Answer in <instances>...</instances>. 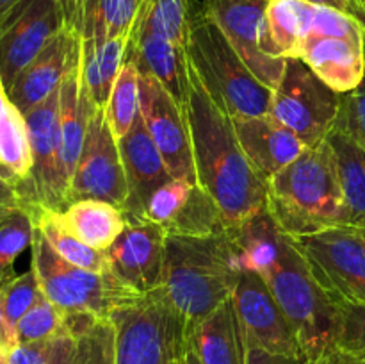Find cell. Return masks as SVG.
<instances>
[{
  "instance_id": "56",
  "label": "cell",
  "mask_w": 365,
  "mask_h": 364,
  "mask_svg": "<svg viewBox=\"0 0 365 364\" xmlns=\"http://www.w3.org/2000/svg\"><path fill=\"white\" fill-rule=\"evenodd\" d=\"M6 364H7V363H6Z\"/></svg>"
},
{
  "instance_id": "24",
  "label": "cell",
  "mask_w": 365,
  "mask_h": 364,
  "mask_svg": "<svg viewBox=\"0 0 365 364\" xmlns=\"http://www.w3.org/2000/svg\"><path fill=\"white\" fill-rule=\"evenodd\" d=\"M235 259L241 273L255 271L264 278L271 273L284 250L287 236L271 216L269 209H262L237 227L228 228Z\"/></svg>"
},
{
  "instance_id": "25",
  "label": "cell",
  "mask_w": 365,
  "mask_h": 364,
  "mask_svg": "<svg viewBox=\"0 0 365 364\" xmlns=\"http://www.w3.org/2000/svg\"><path fill=\"white\" fill-rule=\"evenodd\" d=\"M56 214L75 238L102 252L120 238L127 225L125 211L102 200H77Z\"/></svg>"
},
{
  "instance_id": "47",
  "label": "cell",
  "mask_w": 365,
  "mask_h": 364,
  "mask_svg": "<svg viewBox=\"0 0 365 364\" xmlns=\"http://www.w3.org/2000/svg\"><path fill=\"white\" fill-rule=\"evenodd\" d=\"M310 4H317V6H328L335 7V9H341L349 13V0H307Z\"/></svg>"
},
{
  "instance_id": "52",
  "label": "cell",
  "mask_w": 365,
  "mask_h": 364,
  "mask_svg": "<svg viewBox=\"0 0 365 364\" xmlns=\"http://www.w3.org/2000/svg\"><path fill=\"white\" fill-rule=\"evenodd\" d=\"M184 353H185V352H184ZM184 353H182L180 357H177V359H175L171 364H184Z\"/></svg>"
},
{
  "instance_id": "14",
  "label": "cell",
  "mask_w": 365,
  "mask_h": 364,
  "mask_svg": "<svg viewBox=\"0 0 365 364\" xmlns=\"http://www.w3.org/2000/svg\"><path fill=\"white\" fill-rule=\"evenodd\" d=\"M139 111L168 170L175 178L196 182L187 114L155 77L139 71Z\"/></svg>"
},
{
  "instance_id": "4",
  "label": "cell",
  "mask_w": 365,
  "mask_h": 364,
  "mask_svg": "<svg viewBox=\"0 0 365 364\" xmlns=\"http://www.w3.org/2000/svg\"><path fill=\"white\" fill-rule=\"evenodd\" d=\"M187 57L220 109L230 118L269 114L273 89L264 86L246 66L227 36L192 2Z\"/></svg>"
},
{
  "instance_id": "1",
  "label": "cell",
  "mask_w": 365,
  "mask_h": 364,
  "mask_svg": "<svg viewBox=\"0 0 365 364\" xmlns=\"http://www.w3.org/2000/svg\"><path fill=\"white\" fill-rule=\"evenodd\" d=\"M196 182L216 202L228 228L267 207V182L250 164L234 121L217 107L189 63L185 103Z\"/></svg>"
},
{
  "instance_id": "55",
  "label": "cell",
  "mask_w": 365,
  "mask_h": 364,
  "mask_svg": "<svg viewBox=\"0 0 365 364\" xmlns=\"http://www.w3.org/2000/svg\"><path fill=\"white\" fill-rule=\"evenodd\" d=\"M362 232H364V236H365V231H362Z\"/></svg>"
},
{
  "instance_id": "51",
  "label": "cell",
  "mask_w": 365,
  "mask_h": 364,
  "mask_svg": "<svg viewBox=\"0 0 365 364\" xmlns=\"http://www.w3.org/2000/svg\"><path fill=\"white\" fill-rule=\"evenodd\" d=\"M309 364H334V353H331L330 357H327V359L319 360V363H309Z\"/></svg>"
},
{
  "instance_id": "34",
  "label": "cell",
  "mask_w": 365,
  "mask_h": 364,
  "mask_svg": "<svg viewBox=\"0 0 365 364\" xmlns=\"http://www.w3.org/2000/svg\"><path fill=\"white\" fill-rule=\"evenodd\" d=\"M195 0H145L138 20L175 45L187 49Z\"/></svg>"
},
{
  "instance_id": "23",
  "label": "cell",
  "mask_w": 365,
  "mask_h": 364,
  "mask_svg": "<svg viewBox=\"0 0 365 364\" xmlns=\"http://www.w3.org/2000/svg\"><path fill=\"white\" fill-rule=\"evenodd\" d=\"M185 332L200 364H246L248 348L232 298Z\"/></svg>"
},
{
  "instance_id": "44",
  "label": "cell",
  "mask_w": 365,
  "mask_h": 364,
  "mask_svg": "<svg viewBox=\"0 0 365 364\" xmlns=\"http://www.w3.org/2000/svg\"><path fill=\"white\" fill-rule=\"evenodd\" d=\"M25 206V200L21 198L20 193L9 186L7 182H4L0 178V223L6 220L9 214H13L16 209H21Z\"/></svg>"
},
{
  "instance_id": "32",
  "label": "cell",
  "mask_w": 365,
  "mask_h": 364,
  "mask_svg": "<svg viewBox=\"0 0 365 364\" xmlns=\"http://www.w3.org/2000/svg\"><path fill=\"white\" fill-rule=\"evenodd\" d=\"M227 228L220 207L196 182L185 206L163 231L166 236H210L221 234Z\"/></svg>"
},
{
  "instance_id": "3",
  "label": "cell",
  "mask_w": 365,
  "mask_h": 364,
  "mask_svg": "<svg viewBox=\"0 0 365 364\" xmlns=\"http://www.w3.org/2000/svg\"><path fill=\"white\" fill-rule=\"evenodd\" d=\"M267 209L291 238L349 227V214L328 141L305 152L267 182Z\"/></svg>"
},
{
  "instance_id": "27",
  "label": "cell",
  "mask_w": 365,
  "mask_h": 364,
  "mask_svg": "<svg viewBox=\"0 0 365 364\" xmlns=\"http://www.w3.org/2000/svg\"><path fill=\"white\" fill-rule=\"evenodd\" d=\"M314 4L307 0H269L266 11L267 50L277 59L298 57L310 32Z\"/></svg>"
},
{
  "instance_id": "26",
  "label": "cell",
  "mask_w": 365,
  "mask_h": 364,
  "mask_svg": "<svg viewBox=\"0 0 365 364\" xmlns=\"http://www.w3.org/2000/svg\"><path fill=\"white\" fill-rule=\"evenodd\" d=\"M327 141L337 164L349 227L365 231V148L339 121L327 136Z\"/></svg>"
},
{
  "instance_id": "9",
  "label": "cell",
  "mask_w": 365,
  "mask_h": 364,
  "mask_svg": "<svg viewBox=\"0 0 365 364\" xmlns=\"http://www.w3.org/2000/svg\"><path fill=\"white\" fill-rule=\"evenodd\" d=\"M292 239L317 282L339 303H365V236L362 231L331 227Z\"/></svg>"
},
{
  "instance_id": "41",
  "label": "cell",
  "mask_w": 365,
  "mask_h": 364,
  "mask_svg": "<svg viewBox=\"0 0 365 364\" xmlns=\"http://www.w3.org/2000/svg\"><path fill=\"white\" fill-rule=\"evenodd\" d=\"M81 364H114V328L100 320L82 335Z\"/></svg>"
},
{
  "instance_id": "36",
  "label": "cell",
  "mask_w": 365,
  "mask_h": 364,
  "mask_svg": "<svg viewBox=\"0 0 365 364\" xmlns=\"http://www.w3.org/2000/svg\"><path fill=\"white\" fill-rule=\"evenodd\" d=\"M43 296L36 271L29 270L25 273L14 275L11 280L0 285V309H2L4 325L9 335L13 348L16 346V325L27 310Z\"/></svg>"
},
{
  "instance_id": "46",
  "label": "cell",
  "mask_w": 365,
  "mask_h": 364,
  "mask_svg": "<svg viewBox=\"0 0 365 364\" xmlns=\"http://www.w3.org/2000/svg\"><path fill=\"white\" fill-rule=\"evenodd\" d=\"M349 14L360 21L365 32V0H349Z\"/></svg>"
},
{
  "instance_id": "49",
  "label": "cell",
  "mask_w": 365,
  "mask_h": 364,
  "mask_svg": "<svg viewBox=\"0 0 365 364\" xmlns=\"http://www.w3.org/2000/svg\"><path fill=\"white\" fill-rule=\"evenodd\" d=\"M334 364H365V360L353 359V357L344 355V353L335 352V353H334Z\"/></svg>"
},
{
  "instance_id": "13",
  "label": "cell",
  "mask_w": 365,
  "mask_h": 364,
  "mask_svg": "<svg viewBox=\"0 0 365 364\" xmlns=\"http://www.w3.org/2000/svg\"><path fill=\"white\" fill-rule=\"evenodd\" d=\"M66 27L61 0H20L0 32V81L6 91L24 68Z\"/></svg>"
},
{
  "instance_id": "10",
  "label": "cell",
  "mask_w": 365,
  "mask_h": 364,
  "mask_svg": "<svg viewBox=\"0 0 365 364\" xmlns=\"http://www.w3.org/2000/svg\"><path fill=\"white\" fill-rule=\"evenodd\" d=\"M128 198L127 177L118 139L107 123L106 109L93 107L84 145L68 189V203L102 200L125 211Z\"/></svg>"
},
{
  "instance_id": "7",
  "label": "cell",
  "mask_w": 365,
  "mask_h": 364,
  "mask_svg": "<svg viewBox=\"0 0 365 364\" xmlns=\"http://www.w3.org/2000/svg\"><path fill=\"white\" fill-rule=\"evenodd\" d=\"M109 321L114 328V364H171L185 352V323L163 288L118 307Z\"/></svg>"
},
{
  "instance_id": "11",
  "label": "cell",
  "mask_w": 365,
  "mask_h": 364,
  "mask_svg": "<svg viewBox=\"0 0 365 364\" xmlns=\"http://www.w3.org/2000/svg\"><path fill=\"white\" fill-rule=\"evenodd\" d=\"M198 6L227 36L253 75L274 91L284 75L285 59H277L267 50L269 0H198Z\"/></svg>"
},
{
  "instance_id": "35",
  "label": "cell",
  "mask_w": 365,
  "mask_h": 364,
  "mask_svg": "<svg viewBox=\"0 0 365 364\" xmlns=\"http://www.w3.org/2000/svg\"><path fill=\"white\" fill-rule=\"evenodd\" d=\"M82 335L64 332L45 341L16 345L7 353V364H81Z\"/></svg>"
},
{
  "instance_id": "33",
  "label": "cell",
  "mask_w": 365,
  "mask_h": 364,
  "mask_svg": "<svg viewBox=\"0 0 365 364\" xmlns=\"http://www.w3.org/2000/svg\"><path fill=\"white\" fill-rule=\"evenodd\" d=\"M139 114V68L132 57L125 56L120 75L114 82L113 93L106 107L107 123L110 125L114 138L127 134Z\"/></svg>"
},
{
  "instance_id": "53",
  "label": "cell",
  "mask_w": 365,
  "mask_h": 364,
  "mask_svg": "<svg viewBox=\"0 0 365 364\" xmlns=\"http://www.w3.org/2000/svg\"><path fill=\"white\" fill-rule=\"evenodd\" d=\"M7 363V355H2V353H0V364H6Z\"/></svg>"
},
{
  "instance_id": "38",
  "label": "cell",
  "mask_w": 365,
  "mask_h": 364,
  "mask_svg": "<svg viewBox=\"0 0 365 364\" xmlns=\"http://www.w3.org/2000/svg\"><path fill=\"white\" fill-rule=\"evenodd\" d=\"M70 330L68 316L45 295L27 310L16 325V345L45 341ZM71 332V330H70Z\"/></svg>"
},
{
  "instance_id": "22",
  "label": "cell",
  "mask_w": 365,
  "mask_h": 364,
  "mask_svg": "<svg viewBox=\"0 0 365 364\" xmlns=\"http://www.w3.org/2000/svg\"><path fill=\"white\" fill-rule=\"evenodd\" d=\"M298 57L339 93L353 91L365 77V41L310 34Z\"/></svg>"
},
{
  "instance_id": "29",
  "label": "cell",
  "mask_w": 365,
  "mask_h": 364,
  "mask_svg": "<svg viewBox=\"0 0 365 364\" xmlns=\"http://www.w3.org/2000/svg\"><path fill=\"white\" fill-rule=\"evenodd\" d=\"M31 171L32 153L27 121L16 107L11 106L0 120V178L13 186L25 200Z\"/></svg>"
},
{
  "instance_id": "6",
  "label": "cell",
  "mask_w": 365,
  "mask_h": 364,
  "mask_svg": "<svg viewBox=\"0 0 365 364\" xmlns=\"http://www.w3.org/2000/svg\"><path fill=\"white\" fill-rule=\"evenodd\" d=\"M31 250V268L38 275L43 295L66 316L109 320L118 307L141 296L110 271H89L64 261L36 225Z\"/></svg>"
},
{
  "instance_id": "12",
  "label": "cell",
  "mask_w": 365,
  "mask_h": 364,
  "mask_svg": "<svg viewBox=\"0 0 365 364\" xmlns=\"http://www.w3.org/2000/svg\"><path fill=\"white\" fill-rule=\"evenodd\" d=\"M232 302L241 323L246 348L305 357L294 327L278 305L262 275L255 271H245L239 275L232 293Z\"/></svg>"
},
{
  "instance_id": "17",
  "label": "cell",
  "mask_w": 365,
  "mask_h": 364,
  "mask_svg": "<svg viewBox=\"0 0 365 364\" xmlns=\"http://www.w3.org/2000/svg\"><path fill=\"white\" fill-rule=\"evenodd\" d=\"M95 107L82 77V38L75 46L59 88V175L68 206V189L84 145L88 121Z\"/></svg>"
},
{
  "instance_id": "16",
  "label": "cell",
  "mask_w": 365,
  "mask_h": 364,
  "mask_svg": "<svg viewBox=\"0 0 365 364\" xmlns=\"http://www.w3.org/2000/svg\"><path fill=\"white\" fill-rule=\"evenodd\" d=\"M31 141L32 171L25 203L31 207L63 211L66 207L59 175V91L25 114Z\"/></svg>"
},
{
  "instance_id": "45",
  "label": "cell",
  "mask_w": 365,
  "mask_h": 364,
  "mask_svg": "<svg viewBox=\"0 0 365 364\" xmlns=\"http://www.w3.org/2000/svg\"><path fill=\"white\" fill-rule=\"evenodd\" d=\"M61 4H63L64 18H66V27L73 29V31L81 34L86 0H61Z\"/></svg>"
},
{
  "instance_id": "20",
  "label": "cell",
  "mask_w": 365,
  "mask_h": 364,
  "mask_svg": "<svg viewBox=\"0 0 365 364\" xmlns=\"http://www.w3.org/2000/svg\"><path fill=\"white\" fill-rule=\"evenodd\" d=\"M232 121L250 164L266 182L307 150L305 143L294 132L278 123L269 114L232 118Z\"/></svg>"
},
{
  "instance_id": "28",
  "label": "cell",
  "mask_w": 365,
  "mask_h": 364,
  "mask_svg": "<svg viewBox=\"0 0 365 364\" xmlns=\"http://www.w3.org/2000/svg\"><path fill=\"white\" fill-rule=\"evenodd\" d=\"M128 38L107 39L103 43L82 39V77L93 103L106 109L127 56Z\"/></svg>"
},
{
  "instance_id": "31",
  "label": "cell",
  "mask_w": 365,
  "mask_h": 364,
  "mask_svg": "<svg viewBox=\"0 0 365 364\" xmlns=\"http://www.w3.org/2000/svg\"><path fill=\"white\" fill-rule=\"evenodd\" d=\"M34 225L43 232L46 241L53 250L70 264L89 271H109L107 256L102 250L91 248L89 245L75 238L59 221L56 211L46 207H31Z\"/></svg>"
},
{
  "instance_id": "8",
  "label": "cell",
  "mask_w": 365,
  "mask_h": 364,
  "mask_svg": "<svg viewBox=\"0 0 365 364\" xmlns=\"http://www.w3.org/2000/svg\"><path fill=\"white\" fill-rule=\"evenodd\" d=\"M344 93L328 86L299 57H287L269 116L294 132L307 146L324 141L335 127Z\"/></svg>"
},
{
  "instance_id": "43",
  "label": "cell",
  "mask_w": 365,
  "mask_h": 364,
  "mask_svg": "<svg viewBox=\"0 0 365 364\" xmlns=\"http://www.w3.org/2000/svg\"><path fill=\"white\" fill-rule=\"evenodd\" d=\"M246 364H309L305 357H291L282 353H271L260 348L246 350Z\"/></svg>"
},
{
  "instance_id": "5",
  "label": "cell",
  "mask_w": 365,
  "mask_h": 364,
  "mask_svg": "<svg viewBox=\"0 0 365 364\" xmlns=\"http://www.w3.org/2000/svg\"><path fill=\"white\" fill-rule=\"evenodd\" d=\"M266 282L294 327L309 363L337 352L341 303L317 282L291 236Z\"/></svg>"
},
{
  "instance_id": "21",
  "label": "cell",
  "mask_w": 365,
  "mask_h": 364,
  "mask_svg": "<svg viewBox=\"0 0 365 364\" xmlns=\"http://www.w3.org/2000/svg\"><path fill=\"white\" fill-rule=\"evenodd\" d=\"M127 56L135 61L141 74L155 77L175 102L185 109L189 91L187 49L155 34L138 20L128 38Z\"/></svg>"
},
{
  "instance_id": "39",
  "label": "cell",
  "mask_w": 365,
  "mask_h": 364,
  "mask_svg": "<svg viewBox=\"0 0 365 364\" xmlns=\"http://www.w3.org/2000/svg\"><path fill=\"white\" fill-rule=\"evenodd\" d=\"M195 186L196 182L187 181V178L173 177L171 181H168L166 184H163L152 193V196L146 202L143 220H148L152 223L160 225V227L168 225L185 206Z\"/></svg>"
},
{
  "instance_id": "18",
  "label": "cell",
  "mask_w": 365,
  "mask_h": 364,
  "mask_svg": "<svg viewBox=\"0 0 365 364\" xmlns=\"http://www.w3.org/2000/svg\"><path fill=\"white\" fill-rule=\"evenodd\" d=\"M125 177L128 186V198L125 214L143 218L148 198L155 189L173 178L168 170L155 141L146 128L139 111L130 131L118 139Z\"/></svg>"
},
{
  "instance_id": "40",
  "label": "cell",
  "mask_w": 365,
  "mask_h": 364,
  "mask_svg": "<svg viewBox=\"0 0 365 364\" xmlns=\"http://www.w3.org/2000/svg\"><path fill=\"white\" fill-rule=\"evenodd\" d=\"M337 352L365 360V303L341 302V332Z\"/></svg>"
},
{
  "instance_id": "30",
  "label": "cell",
  "mask_w": 365,
  "mask_h": 364,
  "mask_svg": "<svg viewBox=\"0 0 365 364\" xmlns=\"http://www.w3.org/2000/svg\"><path fill=\"white\" fill-rule=\"evenodd\" d=\"M145 0H86L81 38L103 43L130 38Z\"/></svg>"
},
{
  "instance_id": "48",
  "label": "cell",
  "mask_w": 365,
  "mask_h": 364,
  "mask_svg": "<svg viewBox=\"0 0 365 364\" xmlns=\"http://www.w3.org/2000/svg\"><path fill=\"white\" fill-rule=\"evenodd\" d=\"M18 2H20V0H0V24H2L4 18L16 7Z\"/></svg>"
},
{
  "instance_id": "37",
  "label": "cell",
  "mask_w": 365,
  "mask_h": 364,
  "mask_svg": "<svg viewBox=\"0 0 365 364\" xmlns=\"http://www.w3.org/2000/svg\"><path fill=\"white\" fill-rule=\"evenodd\" d=\"M34 238V218L27 207L16 209L0 223V285L14 277V263Z\"/></svg>"
},
{
  "instance_id": "54",
  "label": "cell",
  "mask_w": 365,
  "mask_h": 364,
  "mask_svg": "<svg viewBox=\"0 0 365 364\" xmlns=\"http://www.w3.org/2000/svg\"><path fill=\"white\" fill-rule=\"evenodd\" d=\"M0 32H2V24H0Z\"/></svg>"
},
{
  "instance_id": "15",
  "label": "cell",
  "mask_w": 365,
  "mask_h": 364,
  "mask_svg": "<svg viewBox=\"0 0 365 364\" xmlns=\"http://www.w3.org/2000/svg\"><path fill=\"white\" fill-rule=\"evenodd\" d=\"M166 234L160 225L128 216L120 238L106 250L109 271L127 288L148 295L163 288Z\"/></svg>"
},
{
  "instance_id": "42",
  "label": "cell",
  "mask_w": 365,
  "mask_h": 364,
  "mask_svg": "<svg viewBox=\"0 0 365 364\" xmlns=\"http://www.w3.org/2000/svg\"><path fill=\"white\" fill-rule=\"evenodd\" d=\"M337 121L365 148V77L359 88L344 93Z\"/></svg>"
},
{
  "instance_id": "50",
  "label": "cell",
  "mask_w": 365,
  "mask_h": 364,
  "mask_svg": "<svg viewBox=\"0 0 365 364\" xmlns=\"http://www.w3.org/2000/svg\"><path fill=\"white\" fill-rule=\"evenodd\" d=\"M184 364H200L198 357H196L195 350L189 345H185V353H184Z\"/></svg>"
},
{
  "instance_id": "2",
  "label": "cell",
  "mask_w": 365,
  "mask_h": 364,
  "mask_svg": "<svg viewBox=\"0 0 365 364\" xmlns=\"http://www.w3.org/2000/svg\"><path fill=\"white\" fill-rule=\"evenodd\" d=\"M239 275L228 228L210 236H166L163 291L185 328L232 298Z\"/></svg>"
},
{
  "instance_id": "19",
  "label": "cell",
  "mask_w": 365,
  "mask_h": 364,
  "mask_svg": "<svg viewBox=\"0 0 365 364\" xmlns=\"http://www.w3.org/2000/svg\"><path fill=\"white\" fill-rule=\"evenodd\" d=\"M78 41L81 34L64 27L18 75L7 96L24 116L59 91Z\"/></svg>"
}]
</instances>
